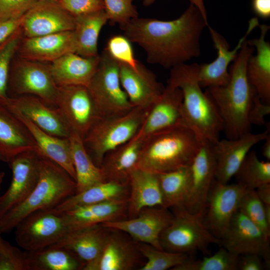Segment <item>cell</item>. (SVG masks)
<instances>
[{"instance_id":"1","label":"cell","mask_w":270,"mask_h":270,"mask_svg":"<svg viewBox=\"0 0 270 270\" xmlns=\"http://www.w3.org/2000/svg\"><path fill=\"white\" fill-rule=\"evenodd\" d=\"M208 24L190 4L177 18L162 20L136 18L122 30L145 52L148 62L171 68L200 54V38Z\"/></svg>"},{"instance_id":"2","label":"cell","mask_w":270,"mask_h":270,"mask_svg":"<svg viewBox=\"0 0 270 270\" xmlns=\"http://www.w3.org/2000/svg\"><path fill=\"white\" fill-rule=\"evenodd\" d=\"M246 40L230 66V78L224 86L206 88V92L216 105L228 139L250 132L248 112L256 94L246 75L248 58L254 52Z\"/></svg>"},{"instance_id":"3","label":"cell","mask_w":270,"mask_h":270,"mask_svg":"<svg viewBox=\"0 0 270 270\" xmlns=\"http://www.w3.org/2000/svg\"><path fill=\"white\" fill-rule=\"evenodd\" d=\"M199 64H182L170 68L168 80L182 93V123L202 139L217 142L223 122L214 102L202 90L198 80Z\"/></svg>"},{"instance_id":"4","label":"cell","mask_w":270,"mask_h":270,"mask_svg":"<svg viewBox=\"0 0 270 270\" xmlns=\"http://www.w3.org/2000/svg\"><path fill=\"white\" fill-rule=\"evenodd\" d=\"M203 140L182 124L154 133L144 138L136 168L161 173L190 166Z\"/></svg>"},{"instance_id":"5","label":"cell","mask_w":270,"mask_h":270,"mask_svg":"<svg viewBox=\"0 0 270 270\" xmlns=\"http://www.w3.org/2000/svg\"><path fill=\"white\" fill-rule=\"evenodd\" d=\"M76 193V182L61 166L41 155L38 180L28 197L0 218V234L10 232L24 218L55 208Z\"/></svg>"},{"instance_id":"6","label":"cell","mask_w":270,"mask_h":270,"mask_svg":"<svg viewBox=\"0 0 270 270\" xmlns=\"http://www.w3.org/2000/svg\"><path fill=\"white\" fill-rule=\"evenodd\" d=\"M151 106L134 107L122 115L102 118L94 124L83 138V142L97 166L100 167L108 152L137 134Z\"/></svg>"},{"instance_id":"7","label":"cell","mask_w":270,"mask_h":270,"mask_svg":"<svg viewBox=\"0 0 270 270\" xmlns=\"http://www.w3.org/2000/svg\"><path fill=\"white\" fill-rule=\"evenodd\" d=\"M174 209L172 221L160 236L163 250L188 254L198 250L206 253L210 244H220L206 226L203 216L192 214L184 207Z\"/></svg>"},{"instance_id":"8","label":"cell","mask_w":270,"mask_h":270,"mask_svg":"<svg viewBox=\"0 0 270 270\" xmlns=\"http://www.w3.org/2000/svg\"><path fill=\"white\" fill-rule=\"evenodd\" d=\"M87 87L102 118L122 115L134 108L121 84L119 63L105 49Z\"/></svg>"},{"instance_id":"9","label":"cell","mask_w":270,"mask_h":270,"mask_svg":"<svg viewBox=\"0 0 270 270\" xmlns=\"http://www.w3.org/2000/svg\"><path fill=\"white\" fill-rule=\"evenodd\" d=\"M58 90L50 70L49 63L24 59L15 54L9 71L7 88L9 98L32 95L56 107Z\"/></svg>"},{"instance_id":"10","label":"cell","mask_w":270,"mask_h":270,"mask_svg":"<svg viewBox=\"0 0 270 270\" xmlns=\"http://www.w3.org/2000/svg\"><path fill=\"white\" fill-rule=\"evenodd\" d=\"M70 132L82 140L102 117L86 86H58L56 106Z\"/></svg>"},{"instance_id":"11","label":"cell","mask_w":270,"mask_h":270,"mask_svg":"<svg viewBox=\"0 0 270 270\" xmlns=\"http://www.w3.org/2000/svg\"><path fill=\"white\" fill-rule=\"evenodd\" d=\"M15 229L17 244L28 252L39 251L50 246L68 232L62 216L49 210L30 214L22 220Z\"/></svg>"},{"instance_id":"12","label":"cell","mask_w":270,"mask_h":270,"mask_svg":"<svg viewBox=\"0 0 270 270\" xmlns=\"http://www.w3.org/2000/svg\"><path fill=\"white\" fill-rule=\"evenodd\" d=\"M40 158L37 152L28 150L8 162L12 180L7 190L0 196V218L24 202L35 188L40 176Z\"/></svg>"},{"instance_id":"13","label":"cell","mask_w":270,"mask_h":270,"mask_svg":"<svg viewBox=\"0 0 270 270\" xmlns=\"http://www.w3.org/2000/svg\"><path fill=\"white\" fill-rule=\"evenodd\" d=\"M174 215L162 206L146 208L132 218L100 224L106 228L128 234L135 241L163 250L160 242L162 232L172 221Z\"/></svg>"},{"instance_id":"14","label":"cell","mask_w":270,"mask_h":270,"mask_svg":"<svg viewBox=\"0 0 270 270\" xmlns=\"http://www.w3.org/2000/svg\"><path fill=\"white\" fill-rule=\"evenodd\" d=\"M220 244L229 251L242 255L256 254L270 266V237L238 210L234 214Z\"/></svg>"},{"instance_id":"15","label":"cell","mask_w":270,"mask_h":270,"mask_svg":"<svg viewBox=\"0 0 270 270\" xmlns=\"http://www.w3.org/2000/svg\"><path fill=\"white\" fill-rule=\"evenodd\" d=\"M245 190L238 183L224 184L214 180L208 195L203 219L208 230L220 240L238 210Z\"/></svg>"},{"instance_id":"16","label":"cell","mask_w":270,"mask_h":270,"mask_svg":"<svg viewBox=\"0 0 270 270\" xmlns=\"http://www.w3.org/2000/svg\"><path fill=\"white\" fill-rule=\"evenodd\" d=\"M190 167V184L184 208L204 218L209 192L215 180L216 160L212 143L202 140Z\"/></svg>"},{"instance_id":"17","label":"cell","mask_w":270,"mask_h":270,"mask_svg":"<svg viewBox=\"0 0 270 270\" xmlns=\"http://www.w3.org/2000/svg\"><path fill=\"white\" fill-rule=\"evenodd\" d=\"M75 16L56 0L36 1L22 16L20 28L23 36L32 38L73 30Z\"/></svg>"},{"instance_id":"18","label":"cell","mask_w":270,"mask_h":270,"mask_svg":"<svg viewBox=\"0 0 270 270\" xmlns=\"http://www.w3.org/2000/svg\"><path fill=\"white\" fill-rule=\"evenodd\" d=\"M259 25L257 18H252L244 35L239 40L232 50L224 38L212 28L208 27L214 46L217 51V57L210 63L199 65L198 80L202 88L222 86L228 82L230 74L228 70L230 62H233L246 38Z\"/></svg>"},{"instance_id":"19","label":"cell","mask_w":270,"mask_h":270,"mask_svg":"<svg viewBox=\"0 0 270 270\" xmlns=\"http://www.w3.org/2000/svg\"><path fill=\"white\" fill-rule=\"evenodd\" d=\"M109 228L100 224L68 231L49 247L64 248L72 253L84 264L83 270H97Z\"/></svg>"},{"instance_id":"20","label":"cell","mask_w":270,"mask_h":270,"mask_svg":"<svg viewBox=\"0 0 270 270\" xmlns=\"http://www.w3.org/2000/svg\"><path fill=\"white\" fill-rule=\"evenodd\" d=\"M0 104L14 108L46 132L55 136L68 138L70 131L59 110L38 96L23 95L0 100Z\"/></svg>"},{"instance_id":"21","label":"cell","mask_w":270,"mask_h":270,"mask_svg":"<svg viewBox=\"0 0 270 270\" xmlns=\"http://www.w3.org/2000/svg\"><path fill=\"white\" fill-rule=\"evenodd\" d=\"M269 132V128L258 134L250 132L236 138L219 140L212 144L216 160L215 179L222 183H228L251 148L264 140Z\"/></svg>"},{"instance_id":"22","label":"cell","mask_w":270,"mask_h":270,"mask_svg":"<svg viewBox=\"0 0 270 270\" xmlns=\"http://www.w3.org/2000/svg\"><path fill=\"white\" fill-rule=\"evenodd\" d=\"M183 96L181 90L167 84L152 104L136 135L142 138L182 123Z\"/></svg>"},{"instance_id":"23","label":"cell","mask_w":270,"mask_h":270,"mask_svg":"<svg viewBox=\"0 0 270 270\" xmlns=\"http://www.w3.org/2000/svg\"><path fill=\"white\" fill-rule=\"evenodd\" d=\"M76 52L74 32L69 30L36 37L23 36L16 54L28 60L50 63L67 53Z\"/></svg>"},{"instance_id":"24","label":"cell","mask_w":270,"mask_h":270,"mask_svg":"<svg viewBox=\"0 0 270 270\" xmlns=\"http://www.w3.org/2000/svg\"><path fill=\"white\" fill-rule=\"evenodd\" d=\"M119 65L121 84L133 107L151 106L164 87L154 74L140 62L136 68Z\"/></svg>"},{"instance_id":"25","label":"cell","mask_w":270,"mask_h":270,"mask_svg":"<svg viewBox=\"0 0 270 270\" xmlns=\"http://www.w3.org/2000/svg\"><path fill=\"white\" fill-rule=\"evenodd\" d=\"M128 200H116L88 204L61 214L68 231L126 218Z\"/></svg>"},{"instance_id":"26","label":"cell","mask_w":270,"mask_h":270,"mask_svg":"<svg viewBox=\"0 0 270 270\" xmlns=\"http://www.w3.org/2000/svg\"><path fill=\"white\" fill-rule=\"evenodd\" d=\"M100 62V54L84 57L75 52L67 53L49 63L52 78L58 86L82 85L88 86Z\"/></svg>"},{"instance_id":"27","label":"cell","mask_w":270,"mask_h":270,"mask_svg":"<svg viewBox=\"0 0 270 270\" xmlns=\"http://www.w3.org/2000/svg\"><path fill=\"white\" fill-rule=\"evenodd\" d=\"M154 206L164 207L158 174L136 168L129 176L128 216L134 218L142 209Z\"/></svg>"},{"instance_id":"28","label":"cell","mask_w":270,"mask_h":270,"mask_svg":"<svg viewBox=\"0 0 270 270\" xmlns=\"http://www.w3.org/2000/svg\"><path fill=\"white\" fill-rule=\"evenodd\" d=\"M5 108L27 128L38 148L40 155L57 163L76 181V172L68 138H62L51 135L42 130L16 110L10 107Z\"/></svg>"},{"instance_id":"29","label":"cell","mask_w":270,"mask_h":270,"mask_svg":"<svg viewBox=\"0 0 270 270\" xmlns=\"http://www.w3.org/2000/svg\"><path fill=\"white\" fill-rule=\"evenodd\" d=\"M260 33L257 38L247 40L255 48L256 54L250 55L246 64V75L250 84L264 102L270 104V43L266 36L270 29L266 24H259Z\"/></svg>"},{"instance_id":"30","label":"cell","mask_w":270,"mask_h":270,"mask_svg":"<svg viewBox=\"0 0 270 270\" xmlns=\"http://www.w3.org/2000/svg\"><path fill=\"white\" fill-rule=\"evenodd\" d=\"M28 150H35L40 154L36 144L25 125L0 104V151L5 162Z\"/></svg>"},{"instance_id":"31","label":"cell","mask_w":270,"mask_h":270,"mask_svg":"<svg viewBox=\"0 0 270 270\" xmlns=\"http://www.w3.org/2000/svg\"><path fill=\"white\" fill-rule=\"evenodd\" d=\"M144 138L136 135L126 143L108 152L100 168L106 180L129 182L132 172L136 168Z\"/></svg>"},{"instance_id":"32","label":"cell","mask_w":270,"mask_h":270,"mask_svg":"<svg viewBox=\"0 0 270 270\" xmlns=\"http://www.w3.org/2000/svg\"><path fill=\"white\" fill-rule=\"evenodd\" d=\"M109 228L97 270H131L139 263L138 246Z\"/></svg>"},{"instance_id":"33","label":"cell","mask_w":270,"mask_h":270,"mask_svg":"<svg viewBox=\"0 0 270 270\" xmlns=\"http://www.w3.org/2000/svg\"><path fill=\"white\" fill-rule=\"evenodd\" d=\"M129 182H118L106 180L68 197L50 211L61 214L82 206L106 202L128 200Z\"/></svg>"},{"instance_id":"34","label":"cell","mask_w":270,"mask_h":270,"mask_svg":"<svg viewBox=\"0 0 270 270\" xmlns=\"http://www.w3.org/2000/svg\"><path fill=\"white\" fill-rule=\"evenodd\" d=\"M108 21L104 10L75 16L73 30L76 54L84 57L100 54L98 50V39L102 28Z\"/></svg>"},{"instance_id":"35","label":"cell","mask_w":270,"mask_h":270,"mask_svg":"<svg viewBox=\"0 0 270 270\" xmlns=\"http://www.w3.org/2000/svg\"><path fill=\"white\" fill-rule=\"evenodd\" d=\"M68 138L76 172V193L106 181L102 168L88 153L82 138L74 132H70Z\"/></svg>"},{"instance_id":"36","label":"cell","mask_w":270,"mask_h":270,"mask_svg":"<svg viewBox=\"0 0 270 270\" xmlns=\"http://www.w3.org/2000/svg\"><path fill=\"white\" fill-rule=\"evenodd\" d=\"M157 174L164 207L167 208L184 207L190 184V166Z\"/></svg>"},{"instance_id":"37","label":"cell","mask_w":270,"mask_h":270,"mask_svg":"<svg viewBox=\"0 0 270 270\" xmlns=\"http://www.w3.org/2000/svg\"><path fill=\"white\" fill-rule=\"evenodd\" d=\"M28 252L30 270H83L84 267L76 256L64 248L48 247Z\"/></svg>"},{"instance_id":"38","label":"cell","mask_w":270,"mask_h":270,"mask_svg":"<svg viewBox=\"0 0 270 270\" xmlns=\"http://www.w3.org/2000/svg\"><path fill=\"white\" fill-rule=\"evenodd\" d=\"M234 176L236 183L246 190H256L270 183V162L261 161L254 151H250Z\"/></svg>"},{"instance_id":"39","label":"cell","mask_w":270,"mask_h":270,"mask_svg":"<svg viewBox=\"0 0 270 270\" xmlns=\"http://www.w3.org/2000/svg\"><path fill=\"white\" fill-rule=\"evenodd\" d=\"M240 256L224 246L211 256L195 260L190 256L172 270H238Z\"/></svg>"},{"instance_id":"40","label":"cell","mask_w":270,"mask_h":270,"mask_svg":"<svg viewBox=\"0 0 270 270\" xmlns=\"http://www.w3.org/2000/svg\"><path fill=\"white\" fill-rule=\"evenodd\" d=\"M138 244L139 250L146 262L140 270H166L180 264L190 256L188 254L160 250L146 244Z\"/></svg>"},{"instance_id":"41","label":"cell","mask_w":270,"mask_h":270,"mask_svg":"<svg viewBox=\"0 0 270 270\" xmlns=\"http://www.w3.org/2000/svg\"><path fill=\"white\" fill-rule=\"evenodd\" d=\"M22 37L20 26L0 44V100L8 97L7 88L10 65Z\"/></svg>"},{"instance_id":"42","label":"cell","mask_w":270,"mask_h":270,"mask_svg":"<svg viewBox=\"0 0 270 270\" xmlns=\"http://www.w3.org/2000/svg\"><path fill=\"white\" fill-rule=\"evenodd\" d=\"M238 210L270 237V224L266 220L263 204L256 190H245Z\"/></svg>"},{"instance_id":"43","label":"cell","mask_w":270,"mask_h":270,"mask_svg":"<svg viewBox=\"0 0 270 270\" xmlns=\"http://www.w3.org/2000/svg\"><path fill=\"white\" fill-rule=\"evenodd\" d=\"M104 11L110 24H118L122 29L138 14L133 4L134 0H103Z\"/></svg>"},{"instance_id":"44","label":"cell","mask_w":270,"mask_h":270,"mask_svg":"<svg viewBox=\"0 0 270 270\" xmlns=\"http://www.w3.org/2000/svg\"><path fill=\"white\" fill-rule=\"evenodd\" d=\"M0 270H30L28 252L0 238Z\"/></svg>"},{"instance_id":"45","label":"cell","mask_w":270,"mask_h":270,"mask_svg":"<svg viewBox=\"0 0 270 270\" xmlns=\"http://www.w3.org/2000/svg\"><path fill=\"white\" fill-rule=\"evenodd\" d=\"M119 63L136 68L139 62L135 58L130 41L124 35L110 37L104 48Z\"/></svg>"},{"instance_id":"46","label":"cell","mask_w":270,"mask_h":270,"mask_svg":"<svg viewBox=\"0 0 270 270\" xmlns=\"http://www.w3.org/2000/svg\"><path fill=\"white\" fill-rule=\"evenodd\" d=\"M64 10L74 16L104 10L103 0H56Z\"/></svg>"},{"instance_id":"47","label":"cell","mask_w":270,"mask_h":270,"mask_svg":"<svg viewBox=\"0 0 270 270\" xmlns=\"http://www.w3.org/2000/svg\"><path fill=\"white\" fill-rule=\"evenodd\" d=\"M36 1L0 0V22L21 18Z\"/></svg>"},{"instance_id":"48","label":"cell","mask_w":270,"mask_h":270,"mask_svg":"<svg viewBox=\"0 0 270 270\" xmlns=\"http://www.w3.org/2000/svg\"><path fill=\"white\" fill-rule=\"evenodd\" d=\"M270 114V104L263 102L256 94L254 98L252 106L248 112V119L250 125L266 124V117Z\"/></svg>"},{"instance_id":"49","label":"cell","mask_w":270,"mask_h":270,"mask_svg":"<svg viewBox=\"0 0 270 270\" xmlns=\"http://www.w3.org/2000/svg\"><path fill=\"white\" fill-rule=\"evenodd\" d=\"M267 269L262 258L256 254H245L240 256L238 270H264Z\"/></svg>"},{"instance_id":"50","label":"cell","mask_w":270,"mask_h":270,"mask_svg":"<svg viewBox=\"0 0 270 270\" xmlns=\"http://www.w3.org/2000/svg\"><path fill=\"white\" fill-rule=\"evenodd\" d=\"M22 18L0 22V44L20 26Z\"/></svg>"},{"instance_id":"51","label":"cell","mask_w":270,"mask_h":270,"mask_svg":"<svg viewBox=\"0 0 270 270\" xmlns=\"http://www.w3.org/2000/svg\"><path fill=\"white\" fill-rule=\"evenodd\" d=\"M252 7L254 14L260 18L270 17V0H252Z\"/></svg>"},{"instance_id":"52","label":"cell","mask_w":270,"mask_h":270,"mask_svg":"<svg viewBox=\"0 0 270 270\" xmlns=\"http://www.w3.org/2000/svg\"><path fill=\"white\" fill-rule=\"evenodd\" d=\"M257 195L264 205L270 206V183L264 184L256 189Z\"/></svg>"},{"instance_id":"53","label":"cell","mask_w":270,"mask_h":270,"mask_svg":"<svg viewBox=\"0 0 270 270\" xmlns=\"http://www.w3.org/2000/svg\"><path fill=\"white\" fill-rule=\"evenodd\" d=\"M190 4L194 6L200 12L205 20L208 22L206 9L204 4V0H188Z\"/></svg>"},{"instance_id":"54","label":"cell","mask_w":270,"mask_h":270,"mask_svg":"<svg viewBox=\"0 0 270 270\" xmlns=\"http://www.w3.org/2000/svg\"><path fill=\"white\" fill-rule=\"evenodd\" d=\"M264 143L262 148V155L267 161L270 160V134L264 140Z\"/></svg>"},{"instance_id":"55","label":"cell","mask_w":270,"mask_h":270,"mask_svg":"<svg viewBox=\"0 0 270 270\" xmlns=\"http://www.w3.org/2000/svg\"><path fill=\"white\" fill-rule=\"evenodd\" d=\"M4 176H5V173L4 172H0V190L1 188V186L3 182ZM0 237L1 236L0 234Z\"/></svg>"},{"instance_id":"56","label":"cell","mask_w":270,"mask_h":270,"mask_svg":"<svg viewBox=\"0 0 270 270\" xmlns=\"http://www.w3.org/2000/svg\"><path fill=\"white\" fill-rule=\"evenodd\" d=\"M0 162H4L5 158L0 151Z\"/></svg>"},{"instance_id":"57","label":"cell","mask_w":270,"mask_h":270,"mask_svg":"<svg viewBox=\"0 0 270 270\" xmlns=\"http://www.w3.org/2000/svg\"><path fill=\"white\" fill-rule=\"evenodd\" d=\"M36 1H42V0H34Z\"/></svg>"}]
</instances>
